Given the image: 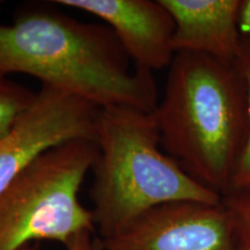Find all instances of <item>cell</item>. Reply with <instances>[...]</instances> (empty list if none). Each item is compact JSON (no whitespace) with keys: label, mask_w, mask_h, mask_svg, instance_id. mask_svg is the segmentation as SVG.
<instances>
[{"label":"cell","mask_w":250,"mask_h":250,"mask_svg":"<svg viewBox=\"0 0 250 250\" xmlns=\"http://www.w3.org/2000/svg\"><path fill=\"white\" fill-rule=\"evenodd\" d=\"M90 188L100 239L116 235L158 206L176 202L220 204L221 197L190 177L161 148L153 112L101 109Z\"/></svg>","instance_id":"cell-3"},{"label":"cell","mask_w":250,"mask_h":250,"mask_svg":"<svg viewBox=\"0 0 250 250\" xmlns=\"http://www.w3.org/2000/svg\"><path fill=\"white\" fill-rule=\"evenodd\" d=\"M55 4L103 21L134 66L153 73L173 62L175 22L161 0H57Z\"/></svg>","instance_id":"cell-7"},{"label":"cell","mask_w":250,"mask_h":250,"mask_svg":"<svg viewBox=\"0 0 250 250\" xmlns=\"http://www.w3.org/2000/svg\"><path fill=\"white\" fill-rule=\"evenodd\" d=\"M242 240L250 243V186L233 188L221 197Z\"/></svg>","instance_id":"cell-11"},{"label":"cell","mask_w":250,"mask_h":250,"mask_svg":"<svg viewBox=\"0 0 250 250\" xmlns=\"http://www.w3.org/2000/svg\"><path fill=\"white\" fill-rule=\"evenodd\" d=\"M237 66L241 70L243 78H245L247 94H248V105H249V137L245 152H243L241 160L237 165L235 176L233 181V188L250 186V37L242 35L240 51L236 58Z\"/></svg>","instance_id":"cell-10"},{"label":"cell","mask_w":250,"mask_h":250,"mask_svg":"<svg viewBox=\"0 0 250 250\" xmlns=\"http://www.w3.org/2000/svg\"><path fill=\"white\" fill-rule=\"evenodd\" d=\"M19 250H40V248H39V245H37V243H30V245L24 246Z\"/></svg>","instance_id":"cell-15"},{"label":"cell","mask_w":250,"mask_h":250,"mask_svg":"<svg viewBox=\"0 0 250 250\" xmlns=\"http://www.w3.org/2000/svg\"><path fill=\"white\" fill-rule=\"evenodd\" d=\"M92 234L93 232H89V230L77 234L68 241L65 248L66 250H96Z\"/></svg>","instance_id":"cell-12"},{"label":"cell","mask_w":250,"mask_h":250,"mask_svg":"<svg viewBox=\"0 0 250 250\" xmlns=\"http://www.w3.org/2000/svg\"><path fill=\"white\" fill-rule=\"evenodd\" d=\"M37 93L0 76V142L11 134L19 122L30 110Z\"/></svg>","instance_id":"cell-9"},{"label":"cell","mask_w":250,"mask_h":250,"mask_svg":"<svg viewBox=\"0 0 250 250\" xmlns=\"http://www.w3.org/2000/svg\"><path fill=\"white\" fill-rule=\"evenodd\" d=\"M21 73L100 109L153 112V73L131 59L107 24L88 23L56 9L29 8L0 23V76Z\"/></svg>","instance_id":"cell-1"},{"label":"cell","mask_w":250,"mask_h":250,"mask_svg":"<svg viewBox=\"0 0 250 250\" xmlns=\"http://www.w3.org/2000/svg\"><path fill=\"white\" fill-rule=\"evenodd\" d=\"M236 250H250V243L245 241V240H242L241 237H240V242Z\"/></svg>","instance_id":"cell-14"},{"label":"cell","mask_w":250,"mask_h":250,"mask_svg":"<svg viewBox=\"0 0 250 250\" xmlns=\"http://www.w3.org/2000/svg\"><path fill=\"white\" fill-rule=\"evenodd\" d=\"M100 111L85 100L41 86L30 110L0 142V195L49 148L76 139L96 143Z\"/></svg>","instance_id":"cell-6"},{"label":"cell","mask_w":250,"mask_h":250,"mask_svg":"<svg viewBox=\"0 0 250 250\" xmlns=\"http://www.w3.org/2000/svg\"><path fill=\"white\" fill-rule=\"evenodd\" d=\"M240 28H241L242 35L250 37V0H242Z\"/></svg>","instance_id":"cell-13"},{"label":"cell","mask_w":250,"mask_h":250,"mask_svg":"<svg viewBox=\"0 0 250 250\" xmlns=\"http://www.w3.org/2000/svg\"><path fill=\"white\" fill-rule=\"evenodd\" d=\"M161 148L196 182L223 197L249 137L245 78L236 62L176 52L153 111Z\"/></svg>","instance_id":"cell-2"},{"label":"cell","mask_w":250,"mask_h":250,"mask_svg":"<svg viewBox=\"0 0 250 250\" xmlns=\"http://www.w3.org/2000/svg\"><path fill=\"white\" fill-rule=\"evenodd\" d=\"M175 22V52L235 62L241 45L242 0H161Z\"/></svg>","instance_id":"cell-8"},{"label":"cell","mask_w":250,"mask_h":250,"mask_svg":"<svg viewBox=\"0 0 250 250\" xmlns=\"http://www.w3.org/2000/svg\"><path fill=\"white\" fill-rule=\"evenodd\" d=\"M240 235L223 202H176L152 208L116 235L100 239L101 250H236Z\"/></svg>","instance_id":"cell-5"},{"label":"cell","mask_w":250,"mask_h":250,"mask_svg":"<svg viewBox=\"0 0 250 250\" xmlns=\"http://www.w3.org/2000/svg\"><path fill=\"white\" fill-rule=\"evenodd\" d=\"M99 149L76 139L49 148L31 161L0 195V250H19L41 240L66 246L81 232H94L92 211L79 201Z\"/></svg>","instance_id":"cell-4"}]
</instances>
